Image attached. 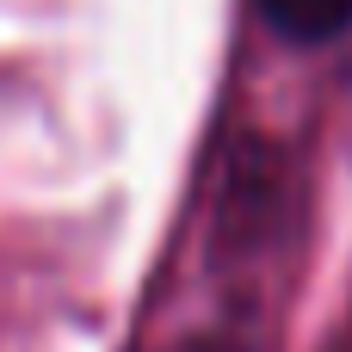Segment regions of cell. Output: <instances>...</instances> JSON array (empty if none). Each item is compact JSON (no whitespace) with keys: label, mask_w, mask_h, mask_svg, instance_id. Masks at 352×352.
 <instances>
[{"label":"cell","mask_w":352,"mask_h":352,"mask_svg":"<svg viewBox=\"0 0 352 352\" xmlns=\"http://www.w3.org/2000/svg\"><path fill=\"white\" fill-rule=\"evenodd\" d=\"M285 43H334L352 31V0H254Z\"/></svg>","instance_id":"6da1fadb"}]
</instances>
